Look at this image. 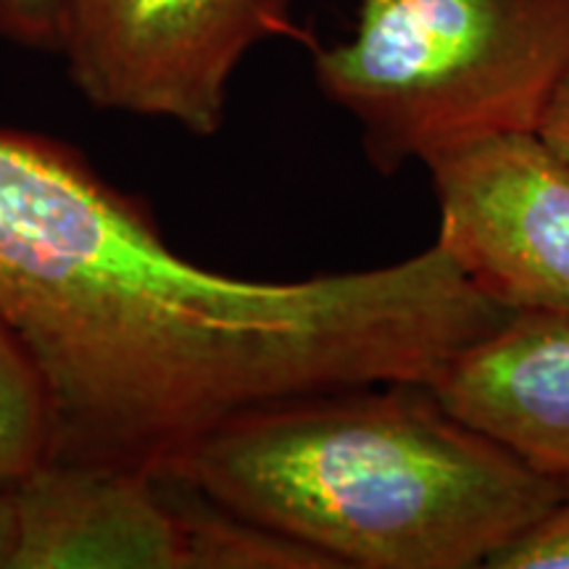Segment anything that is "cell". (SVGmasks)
<instances>
[{
    "label": "cell",
    "instance_id": "obj_6",
    "mask_svg": "<svg viewBox=\"0 0 569 569\" xmlns=\"http://www.w3.org/2000/svg\"><path fill=\"white\" fill-rule=\"evenodd\" d=\"M11 496V569H182V532L156 475L51 459Z\"/></svg>",
    "mask_w": 569,
    "mask_h": 569
},
{
    "label": "cell",
    "instance_id": "obj_3",
    "mask_svg": "<svg viewBox=\"0 0 569 569\" xmlns=\"http://www.w3.org/2000/svg\"><path fill=\"white\" fill-rule=\"evenodd\" d=\"M309 53L390 177L475 134L538 130L569 77V0H356L351 34Z\"/></svg>",
    "mask_w": 569,
    "mask_h": 569
},
{
    "label": "cell",
    "instance_id": "obj_11",
    "mask_svg": "<svg viewBox=\"0 0 569 569\" xmlns=\"http://www.w3.org/2000/svg\"><path fill=\"white\" fill-rule=\"evenodd\" d=\"M63 0H0V38L40 53H59Z\"/></svg>",
    "mask_w": 569,
    "mask_h": 569
},
{
    "label": "cell",
    "instance_id": "obj_4",
    "mask_svg": "<svg viewBox=\"0 0 569 569\" xmlns=\"http://www.w3.org/2000/svg\"><path fill=\"white\" fill-rule=\"evenodd\" d=\"M269 40L319 42L293 0H63L59 56L96 109L213 138L234 71Z\"/></svg>",
    "mask_w": 569,
    "mask_h": 569
},
{
    "label": "cell",
    "instance_id": "obj_2",
    "mask_svg": "<svg viewBox=\"0 0 569 569\" xmlns=\"http://www.w3.org/2000/svg\"><path fill=\"white\" fill-rule=\"evenodd\" d=\"M177 475L336 569L488 567L565 493L427 382L282 398L227 419Z\"/></svg>",
    "mask_w": 569,
    "mask_h": 569
},
{
    "label": "cell",
    "instance_id": "obj_13",
    "mask_svg": "<svg viewBox=\"0 0 569 569\" xmlns=\"http://www.w3.org/2000/svg\"><path fill=\"white\" fill-rule=\"evenodd\" d=\"M13 546H17V511H13V496L0 493V569H11Z\"/></svg>",
    "mask_w": 569,
    "mask_h": 569
},
{
    "label": "cell",
    "instance_id": "obj_1",
    "mask_svg": "<svg viewBox=\"0 0 569 569\" xmlns=\"http://www.w3.org/2000/svg\"><path fill=\"white\" fill-rule=\"evenodd\" d=\"M507 317L438 243L290 282L201 267L80 151L0 127V319L46 377L59 461L177 472L248 409L430 386Z\"/></svg>",
    "mask_w": 569,
    "mask_h": 569
},
{
    "label": "cell",
    "instance_id": "obj_9",
    "mask_svg": "<svg viewBox=\"0 0 569 569\" xmlns=\"http://www.w3.org/2000/svg\"><path fill=\"white\" fill-rule=\"evenodd\" d=\"M53 451L56 415L46 377L0 319V493H13Z\"/></svg>",
    "mask_w": 569,
    "mask_h": 569
},
{
    "label": "cell",
    "instance_id": "obj_10",
    "mask_svg": "<svg viewBox=\"0 0 569 569\" xmlns=\"http://www.w3.org/2000/svg\"><path fill=\"white\" fill-rule=\"evenodd\" d=\"M488 569H569V493L509 540Z\"/></svg>",
    "mask_w": 569,
    "mask_h": 569
},
{
    "label": "cell",
    "instance_id": "obj_5",
    "mask_svg": "<svg viewBox=\"0 0 569 569\" xmlns=\"http://www.w3.org/2000/svg\"><path fill=\"white\" fill-rule=\"evenodd\" d=\"M448 259L509 315L569 317V159L538 130H501L422 161Z\"/></svg>",
    "mask_w": 569,
    "mask_h": 569
},
{
    "label": "cell",
    "instance_id": "obj_12",
    "mask_svg": "<svg viewBox=\"0 0 569 569\" xmlns=\"http://www.w3.org/2000/svg\"><path fill=\"white\" fill-rule=\"evenodd\" d=\"M538 132L569 159V77L561 82L557 96H553L549 109H546L543 119L538 124Z\"/></svg>",
    "mask_w": 569,
    "mask_h": 569
},
{
    "label": "cell",
    "instance_id": "obj_7",
    "mask_svg": "<svg viewBox=\"0 0 569 569\" xmlns=\"http://www.w3.org/2000/svg\"><path fill=\"white\" fill-rule=\"evenodd\" d=\"M430 388L461 422L569 493V317L509 315Z\"/></svg>",
    "mask_w": 569,
    "mask_h": 569
},
{
    "label": "cell",
    "instance_id": "obj_8",
    "mask_svg": "<svg viewBox=\"0 0 569 569\" xmlns=\"http://www.w3.org/2000/svg\"><path fill=\"white\" fill-rule=\"evenodd\" d=\"M182 532V569H336L322 553L232 511L184 475H156Z\"/></svg>",
    "mask_w": 569,
    "mask_h": 569
}]
</instances>
